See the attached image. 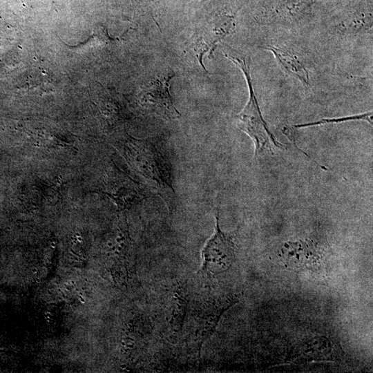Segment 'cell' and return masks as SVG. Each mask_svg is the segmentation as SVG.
<instances>
[{
	"label": "cell",
	"instance_id": "1",
	"mask_svg": "<svg viewBox=\"0 0 373 373\" xmlns=\"http://www.w3.org/2000/svg\"><path fill=\"white\" fill-rule=\"evenodd\" d=\"M119 147L131 166L172 211L176 200L173 168L162 141L157 137H129Z\"/></svg>",
	"mask_w": 373,
	"mask_h": 373
},
{
	"label": "cell",
	"instance_id": "2",
	"mask_svg": "<svg viewBox=\"0 0 373 373\" xmlns=\"http://www.w3.org/2000/svg\"><path fill=\"white\" fill-rule=\"evenodd\" d=\"M225 57L242 71L247 84L248 101L244 108L236 115V120L240 129L247 134L254 142V158L256 159L264 152L281 148L283 144L269 130L261 113L253 87L249 61L245 57L231 54H226Z\"/></svg>",
	"mask_w": 373,
	"mask_h": 373
},
{
	"label": "cell",
	"instance_id": "3",
	"mask_svg": "<svg viewBox=\"0 0 373 373\" xmlns=\"http://www.w3.org/2000/svg\"><path fill=\"white\" fill-rule=\"evenodd\" d=\"M234 15L227 12H219L211 16L200 24L192 36L191 49L202 68L204 56L213 54L218 44L235 29Z\"/></svg>",
	"mask_w": 373,
	"mask_h": 373
},
{
	"label": "cell",
	"instance_id": "4",
	"mask_svg": "<svg viewBox=\"0 0 373 373\" xmlns=\"http://www.w3.org/2000/svg\"><path fill=\"white\" fill-rule=\"evenodd\" d=\"M215 218L214 232L202 251L201 271L209 278L216 276L230 269L236 253L233 237L220 228L218 211Z\"/></svg>",
	"mask_w": 373,
	"mask_h": 373
},
{
	"label": "cell",
	"instance_id": "5",
	"mask_svg": "<svg viewBox=\"0 0 373 373\" xmlns=\"http://www.w3.org/2000/svg\"><path fill=\"white\" fill-rule=\"evenodd\" d=\"M174 74L167 73L148 82L139 94L140 106L146 111L166 119H176L180 113L174 105L170 86Z\"/></svg>",
	"mask_w": 373,
	"mask_h": 373
},
{
	"label": "cell",
	"instance_id": "6",
	"mask_svg": "<svg viewBox=\"0 0 373 373\" xmlns=\"http://www.w3.org/2000/svg\"><path fill=\"white\" fill-rule=\"evenodd\" d=\"M233 300L212 301L204 304L189 322L186 343L194 351H198L215 332L222 314L234 303Z\"/></svg>",
	"mask_w": 373,
	"mask_h": 373
},
{
	"label": "cell",
	"instance_id": "7",
	"mask_svg": "<svg viewBox=\"0 0 373 373\" xmlns=\"http://www.w3.org/2000/svg\"><path fill=\"white\" fill-rule=\"evenodd\" d=\"M278 255L282 264L294 271H319L323 266L320 253L310 241L284 242Z\"/></svg>",
	"mask_w": 373,
	"mask_h": 373
},
{
	"label": "cell",
	"instance_id": "8",
	"mask_svg": "<svg viewBox=\"0 0 373 373\" xmlns=\"http://www.w3.org/2000/svg\"><path fill=\"white\" fill-rule=\"evenodd\" d=\"M108 181L106 192L121 209L138 204L147 198L145 190L131 178L115 174Z\"/></svg>",
	"mask_w": 373,
	"mask_h": 373
},
{
	"label": "cell",
	"instance_id": "9",
	"mask_svg": "<svg viewBox=\"0 0 373 373\" xmlns=\"http://www.w3.org/2000/svg\"><path fill=\"white\" fill-rule=\"evenodd\" d=\"M313 3V0H273L265 16L274 21H298L309 15Z\"/></svg>",
	"mask_w": 373,
	"mask_h": 373
},
{
	"label": "cell",
	"instance_id": "10",
	"mask_svg": "<svg viewBox=\"0 0 373 373\" xmlns=\"http://www.w3.org/2000/svg\"><path fill=\"white\" fill-rule=\"evenodd\" d=\"M265 50L274 55L281 68L287 74L297 79L306 86L309 85V72L298 57L287 50L275 46H267Z\"/></svg>",
	"mask_w": 373,
	"mask_h": 373
},
{
	"label": "cell",
	"instance_id": "11",
	"mask_svg": "<svg viewBox=\"0 0 373 373\" xmlns=\"http://www.w3.org/2000/svg\"><path fill=\"white\" fill-rule=\"evenodd\" d=\"M300 356L309 360H326L333 353V344L324 336H316L303 343Z\"/></svg>",
	"mask_w": 373,
	"mask_h": 373
},
{
	"label": "cell",
	"instance_id": "12",
	"mask_svg": "<svg viewBox=\"0 0 373 373\" xmlns=\"http://www.w3.org/2000/svg\"><path fill=\"white\" fill-rule=\"evenodd\" d=\"M175 287L173 291L169 324L172 330L178 332L184 322L188 301L183 287L181 285Z\"/></svg>",
	"mask_w": 373,
	"mask_h": 373
},
{
	"label": "cell",
	"instance_id": "13",
	"mask_svg": "<svg viewBox=\"0 0 373 373\" xmlns=\"http://www.w3.org/2000/svg\"><path fill=\"white\" fill-rule=\"evenodd\" d=\"M354 120H364L370 124H372V113L368 112L358 115L336 117V118H327L322 119L316 122H308L305 124H299L294 125L296 128L307 127V126H318L321 124H331V123H340L347 121H354Z\"/></svg>",
	"mask_w": 373,
	"mask_h": 373
},
{
	"label": "cell",
	"instance_id": "14",
	"mask_svg": "<svg viewBox=\"0 0 373 373\" xmlns=\"http://www.w3.org/2000/svg\"><path fill=\"white\" fill-rule=\"evenodd\" d=\"M145 3L146 6H149L150 4V0H142Z\"/></svg>",
	"mask_w": 373,
	"mask_h": 373
}]
</instances>
